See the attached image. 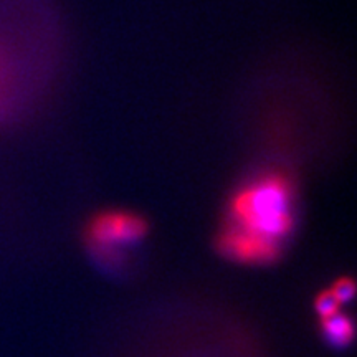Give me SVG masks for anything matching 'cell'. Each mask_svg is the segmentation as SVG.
I'll list each match as a JSON object with an SVG mask.
<instances>
[{"label":"cell","mask_w":357,"mask_h":357,"mask_svg":"<svg viewBox=\"0 0 357 357\" xmlns=\"http://www.w3.org/2000/svg\"><path fill=\"white\" fill-rule=\"evenodd\" d=\"M323 331L326 339L333 346H347L354 336V326L346 314L336 312V314L323 319Z\"/></svg>","instance_id":"cell-5"},{"label":"cell","mask_w":357,"mask_h":357,"mask_svg":"<svg viewBox=\"0 0 357 357\" xmlns=\"http://www.w3.org/2000/svg\"><path fill=\"white\" fill-rule=\"evenodd\" d=\"M146 222L129 212L100 213L89 227V240L98 248H116L131 245L144 236Z\"/></svg>","instance_id":"cell-3"},{"label":"cell","mask_w":357,"mask_h":357,"mask_svg":"<svg viewBox=\"0 0 357 357\" xmlns=\"http://www.w3.org/2000/svg\"><path fill=\"white\" fill-rule=\"evenodd\" d=\"M38 0H0V126L37 105L55 75L52 22Z\"/></svg>","instance_id":"cell-1"},{"label":"cell","mask_w":357,"mask_h":357,"mask_svg":"<svg viewBox=\"0 0 357 357\" xmlns=\"http://www.w3.org/2000/svg\"><path fill=\"white\" fill-rule=\"evenodd\" d=\"M220 250L227 257L245 263H266L278 257L276 240L229 225L220 236Z\"/></svg>","instance_id":"cell-4"},{"label":"cell","mask_w":357,"mask_h":357,"mask_svg":"<svg viewBox=\"0 0 357 357\" xmlns=\"http://www.w3.org/2000/svg\"><path fill=\"white\" fill-rule=\"evenodd\" d=\"M339 303L331 291H323L316 300V311L319 312L321 318H329V316L336 314Z\"/></svg>","instance_id":"cell-6"},{"label":"cell","mask_w":357,"mask_h":357,"mask_svg":"<svg viewBox=\"0 0 357 357\" xmlns=\"http://www.w3.org/2000/svg\"><path fill=\"white\" fill-rule=\"evenodd\" d=\"M354 291H356L354 283H352V280L349 278H341L331 289V293L334 294V298H336L337 303L351 301L352 298H354Z\"/></svg>","instance_id":"cell-7"},{"label":"cell","mask_w":357,"mask_h":357,"mask_svg":"<svg viewBox=\"0 0 357 357\" xmlns=\"http://www.w3.org/2000/svg\"><path fill=\"white\" fill-rule=\"evenodd\" d=\"M294 184L281 169H261L245 181L229 204L230 225L280 242L293 229Z\"/></svg>","instance_id":"cell-2"}]
</instances>
